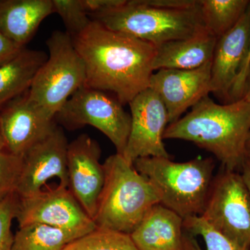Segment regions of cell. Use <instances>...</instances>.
Listing matches in <instances>:
<instances>
[{"label":"cell","mask_w":250,"mask_h":250,"mask_svg":"<svg viewBox=\"0 0 250 250\" xmlns=\"http://www.w3.org/2000/svg\"><path fill=\"white\" fill-rule=\"evenodd\" d=\"M52 3L54 13L62 18L66 32L72 37L84 30L92 21L83 0H52Z\"/></svg>","instance_id":"24"},{"label":"cell","mask_w":250,"mask_h":250,"mask_svg":"<svg viewBox=\"0 0 250 250\" xmlns=\"http://www.w3.org/2000/svg\"><path fill=\"white\" fill-rule=\"evenodd\" d=\"M55 118L28 96L27 92L0 110V127L5 149L24 156L55 127Z\"/></svg>","instance_id":"12"},{"label":"cell","mask_w":250,"mask_h":250,"mask_svg":"<svg viewBox=\"0 0 250 250\" xmlns=\"http://www.w3.org/2000/svg\"><path fill=\"white\" fill-rule=\"evenodd\" d=\"M46 44L49 57L36 74L27 94L55 118L67 100L84 85L85 68L66 31H54Z\"/></svg>","instance_id":"6"},{"label":"cell","mask_w":250,"mask_h":250,"mask_svg":"<svg viewBox=\"0 0 250 250\" xmlns=\"http://www.w3.org/2000/svg\"><path fill=\"white\" fill-rule=\"evenodd\" d=\"M22 167V156L0 149V201L17 191Z\"/></svg>","instance_id":"25"},{"label":"cell","mask_w":250,"mask_h":250,"mask_svg":"<svg viewBox=\"0 0 250 250\" xmlns=\"http://www.w3.org/2000/svg\"><path fill=\"white\" fill-rule=\"evenodd\" d=\"M20 197L13 193L0 201V250H11L14 236L11 225L17 215Z\"/></svg>","instance_id":"26"},{"label":"cell","mask_w":250,"mask_h":250,"mask_svg":"<svg viewBox=\"0 0 250 250\" xmlns=\"http://www.w3.org/2000/svg\"><path fill=\"white\" fill-rule=\"evenodd\" d=\"M80 237L67 230L33 224L20 228L11 250H62Z\"/></svg>","instance_id":"20"},{"label":"cell","mask_w":250,"mask_h":250,"mask_svg":"<svg viewBox=\"0 0 250 250\" xmlns=\"http://www.w3.org/2000/svg\"><path fill=\"white\" fill-rule=\"evenodd\" d=\"M83 1L88 15L93 17L121 6L125 2V0H83Z\"/></svg>","instance_id":"27"},{"label":"cell","mask_w":250,"mask_h":250,"mask_svg":"<svg viewBox=\"0 0 250 250\" xmlns=\"http://www.w3.org/2000/svg\"><path fill=\"white\" fill-rule=\"evenodd\" d=\"M67 143L62 128L56 125L50 134L23 156L22 174L17 191L20 198L42 190L49 179L57 177L59 184L68 187Z\"/></svg>","instance_id":"11"},{"label":"cell","mask_w":250,"mask_h":250,"mask_svg":"<svg viewBox=\"0 0 250 250\" xmlns=\"http://www.w3.org/2000/svg\"><path fill=\"white\" fill-rule=\"evenodd\" d=\"M241 99L250 102V66L248 75H247L246 83H245L244 90H243V96Z\"/></svg>","instance_id":"31"},{"label":"cell","mask_w":250,"mask_h":250,"mask_svg":"<svg viewBox=\"0 0 250 250\" xmlns=\"http://www.w3.org/2000/svg\"><path fill=\"white\" fill-rule=\"evenodd\" d=\"M47 57L42 51L24 47L14 59L0 66V110L28 92Z\"/></svg>","instance_id":"19"},{"label":"cell","mask_w":250,"mask_h":250,"mask_svg":"<svg viewBox=\"0 0 250 250\" xmlns=\"http://www.w3.org/2000/svg\"><path fill=\"white\" fill-rule=\"evenodd\" d=\"M92 20L156 47L191 37L205 27L200 0H125Z\"/></svg>","instance_id":"3"},{"label":"cell","mask_w":250,"mask_h":250,"mask_svg":"<svg viewBox=\"0 0 250 250\" xmlns=\"http://www.w3.org/2000/svg\"><path fill=\"white\" fill-rule=\"evenodd\" d=\"M62 250H139L130 234L96 228L69 243Z\"/></svg>","instance_id":"23"},{"label":"cell","mask_w":250,"mask_h":250,"mask_svg":"<svg viewBox=\"0 0 250 250\" xmlns=\"http://www.w3.org/2000/svg\"><path fill=\"white\" fill-rule=\"evenodd\" d=\"M103 166L104 182L93 221L96 228L130 234L160 203V192L122 154L108 156Z\"/></svg>","instance_id":"4"},{"label":"cell","mask_w":250,"mask_h":250,"mask_svg":"<svg viewBox=\"0 0 250 250\" xmlns=\"http://www.w3.org/2000/svg\"><path fill=\"white\" fill-rule=\"evenodd\" d=\"M184 219L160 203L130 233L139 250H184Z\"/></svg>","instance_id":"16"},{"label":"cell","mask_w":250,"mask_h":250,"mask_svg":"<svg viewBox=\"0 0 250 250\" xmlns=\"http://www.w3.org/2000/svg\"><path fill=\"white\" fill-rule=\"evenodd\" d=\"M5 149L4 140L1 134V127H0V149Z\"/></svg>","instance_id":"33"},{"label":"cell","mask_w":250,"mask_h":250,"mask_svg":"<svg viewBox=\"0 0 250 250\" xmlns=\"http://www.w3.org/2000/svg\"><path fill=\"white\" fill-rule=\"evenodd\" d=\"M217 41V38L204 27L191 37L158 46L152 62L153 70L198 68L211 62Z\"/></svg>","instance_id":"17"},{"label":"cell","mask_w":250,"mask_h":250,"mask_svg":"<svg viewBox=\"0 0 250 250\" xmlns=\"http://www.w3.org/2000/svg\"><path fill=\"white\" fill-rule=\"evenodd\" d=\"M250 38V4L236 25L219 38L211 61L210 93L223 104L231 93L246 59Z\"/></svg>","instance_id":"15"},{"label":"cell","mask_w":250,"mask_h":250,"mask_svg":"<svg viewBox=\"0 0 250 250\" xmlns=\"http://www.w3.org/2000/svg\"><path fill=\"white\" fill-rule=\"evenodd\" d=\"M245 154H246V159L250 161V132L246 141Z\"/></svg>","instance_id":"32"},{"label":"cell","mask_w":250,"mask_h":250,"mask_svg":"<svg viewBox=\"0 0 250 250\" xmlns=\"http://www.w3.org/2000/svg\"><path fill=\"white\" fill-rule=\"evenodd\" d=\"M200 216L238 249L250 250V193L241 172L219 171Z\"/></svg>","instance_id":"7"},{"label":"cell","mask_w":250,"mask_h":250,"mask_svg":"<svg viewBox=\"0 0 250 250\" xmlns=\"http://www.w3.org/2000/svg\"><path fill=\"white\" fill-rule=\"evenodd\" d=\"M22 49L6 39L0 32V66L14 59Z\"/></svg>","instance_id":"29"},{"label":"cell","mask_w":250,"mask_h":250,"mask_svg":"<svg viewBox=\"0 0 250 250\" xmlns=\"http://www.w3.org/2000/svg\"><path fill=\"white\" fill-rule=\"evenodd\" d=\"M241 173L250 193V161L248 159H246L243 164Z\"/></svg>","instance_id":"30"},{"label":"cell","mask_w":250,"mask_h":250,"mask_svg":"<svg viewBox=\"0 0 250 250\" xmlns=\"http://www.w3.org/2000/svg\"><path fill=\"white\" fill-rule=\"evenodd\" d=\"M134 166L157 188L161 205L184 220L202 215L213 179L215 162L212 158L183 163L174 162L170 158H140Z\"/></svg>","instance_id":"5"},{"label":"cell","mask_w":250,"mask_h":250,"mask_svg":"<svg viewBox=\"0 0 250 250\" xmlns=\"http://www.w3.org/2000/svg\"><path fill=\"white\" fill-rule=\"evenodd\" d=\"M250 66V38L249 43H248V50L246 59L242 65L238 76L237 77L236 82L233 85V89L231 93V100L232 102L241 100L243 96V90H244L245 83L248 75V70Z\"/></svg>","instance_id":"28"},{"label":"cell","mask_w":250,"mask_h":250,"mask_svg":"<svg viewBox=\"0 0 250 250\" xmlns=\"http://www.w3.org/2000/svg\"><path fill=\"white\" fill-rule=\"evenodd\" d=\"M184 250H240L201 216L184 220Z\"/></svg>","instance_id":"22"},{"label":"cell","mask_w":250,"mask_h":250,"mask_svg":"<svg viewBox=\"0 0 250 250\" xmlns=\"http://www.w3.org/2000/svg\"><path fill=\"white\" fill-rule=\"evenodd\" d=\"M250 132V102L218 104L204 97L166 128L164 139L183 140L208 151L227 170L241 172Z\"/></svg>","instance_id":"2"},{"label":"cell","mask_w":250,"mask_h":250,"mask_svg":"<svg viewBox=\"0 0 250 250\" xmlns=\"http://www.w3.org/2000/svg\"><path fill=\"white\" fill-rule=\"evenodd\" d=\"M211 62L193 70L161 69L153 73L149 87L159 95L169 125L210 93Z\"/></svg>","instance_id":"14"},{"label":"cell","mask_w":250,"mask_h":250,"mask_svg":"<svg viewBox=\"0 0 250 250\" xmlns=\"http://www.w3.org/2000/svg\"><path fill=\"white\" fill-rule=\"evenodd\" d=\"M72 38L84 63V86L111 92L123 105L149 88L155 45L95 20Z\"/></svg>","instance_id":"1"},{"label":"cell","mask_w":250,"mask_h":250,"mask_svg":"<svg viewBox=\"0 0 250 250\" xmlns=\"http://www.w3.org/2000/svg\"><path fill=\"white\" fill-rule=\"evenodd\" d=\"M53 13L52 0H0V32L24 48L41 23Z\"/></svg>","instance_id":"18"},{"label":"cell","mask_w":250,"mask_h":250,"mask_svg":"<svg viewBox=\"0 0 250 250\" xmlns=\"http://www.w3.org/2000/svg\"><path fill=\"white\" fill-rule=\"evenodd\" d=\"M250 0H200L205 27L218 39L241 20Z\"/></svg>","instance_id":"21"},{"label":"cell","mask_w":250,"mask_h":250,"mask_svg":"<svg viewBox=\"0 0 250 250\" xmlns=\"http://www.w3.org/2000/svg\"><path fill=\"white\" fill-rule=\"evenodd\" d=\"M101 149L86 134L80 135L67 148L68 188L92 219L104 182V169L100 164Z\"/></svg>","instance_id":"13"},{"label":"cell","mask_w":250,"mask_h":250,"mask_svg":"<svg viewBox=\"0 0 250 250\" xmlns=\"http://www.w3.org/2000/svg\"><path fill=\"white\" fill-rule=\"evenodd\" d=\"M131 130L123 156L130 164L140 158H170L164 142L168 123L165 105L154 90H143L129 103Z\"/></svg>","instance_id":"10"},{"label":"cell","mask_w":250,"mask_h":250,"mask_svg":"<svg viewBox=\"0 0 250 250\" xmlns=\"http://www.w3.org/2000/svg\"><path fill=\"white\" fill-rule=\"evenodd\" d=\"M16 218L20 228L41 224L67 230L80 236L96 228L93 219L83 210L68 187L62 184L20 198Z\"/></svg>","instance_id":"9"},{"label":"cell","mask_w":250,"mask_h":250,"mask_svg":"<svg viewBox=\"0 0 250 250\" xmlns=\"http://www.w3.org/2000/svg\"><path fill=\"white\" fill-rule=\"evenodd\" d=\"M116 98L84 85L67 100L55 118L69 129L94 126L108 138L118 154L125 152L131 130V115Z\"/></svg>","instance_id":"8"}]
</instances>
